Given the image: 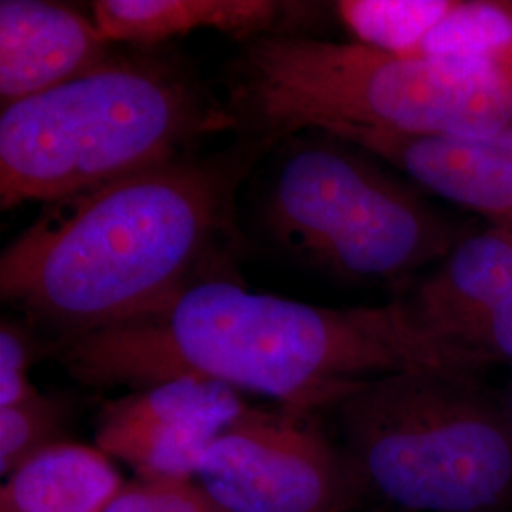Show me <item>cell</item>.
I'll list each match as a JSON object with an SVG mask.
<instances>
[{"label": "cell", "mask_w": 512, "mask_h": 512, "mask_svg": "<svg viewBox=\"0 0 512 512\" xmlns=\"http://www.w3.org/2000/svg\"><path fill=\"white\" fill-rule=\"evenodd\" d=\"M54 359L76 382L97 389L202 378L306 416L389 374L476 376L484 368L420 329L401 300L325 308L222 277L198 281L147 317L54 342Z\"/></svg>", "instance_id": "6da1fadb"}, {"label": "cell", "mask_w": 512, "mask_h": 512, "mask_svg": "<svg viewBox=\"0 0 512 512\" xmlns=\"http://www.w3.org/2000/svg\"><path fill=\"white\" fill-rule=\"evenodd\" d=\"M268 147L186 154L46 203L2 253V300L54 342L164 310L234 238L239 184Z\"/></svg>", "instance_id": "7a4b0ae2"}, {"label": "cell", "mask_w": 512, "mask_h": 512, "mask_svg": "<svg viewBox=\"0 0 512 512\" xmlns=\"http://www.w3.org/2000/svg\"><path fill=\"white\" fill-rule=\"evenodd\" d=\"M196 74L164 55H109L0 112V207L52 203L190 154L238 129Z\"/></svg>", "instance_id": "3957f363"}, {"label": "cell", "mask_w": 512, "mask_h": 512, "mask_svg": "<svg viewBox=\"0 0 512 512\" xmlns=\"http://www.w3.org/2000/svg\"><path fill=\"white\" fill-rule=\"evenodd\" d=\"M228 109L266 145L300 129L486 135L511 126L512 88L484 67L281 33L245 44Z\"/></svg>", "instance_id": "277c9868"}, {"label": "cell", "mask_w": 512, "mask_h": 512, "mask_svg": "<svg viewBox=\"0 0 512 512\" xmlns=\"http://www.w3.org/2000/svg\"><path fill=\"white\" fill-rule=\"evenodd\" d=\"M365 494L410 512H499L512 503V425L475 374L408 370L334 406Z\"/></svg>", "instance_id": "5b68a950"}, {"label": "cell", "mask_w": 512, "mask_h": 512, "mask_svg": "<svg viewBox=\"0 0 512 512\" xmlns=\"http://www.w3.org/2000/svg\"><path fill=\"white\" fill-rule=\"evenodd\" d=\"M330 139L296 143L275 167L260 224L279 249L340 277L397 281L439 264L465 236L410 186Z\"/></svg>", "instance_id": "8992f818"}, {"label": "cell", "mask_w": 512, "mask_h": 512, "mask_svg": "<svg viewBox=\"0 0 512 512\" xmlns=\"http://www.w3.org/2000/svg\"><path fill=\"white\" fill-rule=\"evenodd\" d=\"M198 482L226 512H348L363 486L315 416L245 408L207 450Z\"/></svg>", "instance_id": "52a82bcc"}, {"label": "cell", "mask_w": 512, "mask_h": 512, "mask_svg": "<svg viewBox=\"0 0 512 512\" xmlns=\"http://www.w3.org/2000/svg\"><path fill=\"white\" fill-rule=\"evenodd\" d=\"M245 408L228 385L177 378L110 401L97 418L95 444L139 478H194L211 444Z\"/></svg>", "instance_id": "ba28073f"}, {"label": "cell", "mask_w": 512, "mask_h": 512, "mask_svg": "<svg viewBox=\"0 0 512 512\" xmlns=\"http://www.w3.org/2000/svg\"><path fill=\"white\" fill-rule=\"evenodd\" d=\"M401 302L448 348L484 368L512 365V228L465 234Z\"/></svg>", "instance_id": "9c48e42d"}, {"label": "cell", "mask_w": 512, "mask_h": 512, "mask_svg": "<svg viewBox=\"0 0 512 512\" xmlns=\"http://www.w3.org/2000/svg\"><path fill=\"white\" fill-rule=\"evenodd\" d=\"M321 133L384 160L446 202L512 228V124L486 135H406L372 129Z\"/></svg>", "instance_id": "30bf717a"}, {"label": "cell", "mask_w": 512, "mask_h": 512, "mask_svg": "<svg viewBox=\"0 0 512 512\" xmlns=\"http://www.w3.org/2000/svg\"><path fill=\"white\" fill-rule=\"evenodd\" d=\"M93 18L46 0L0 2L2 109L48 92L109 57Z\"/></svg>", "instance_id": "8fae6325"}, {"label": "cell", "mask_w": 512, "mask_h": 512, "mask_svg": "<svg viewBox=\"0 0 512 512\" xmlns=\"http://www.w3.org/2000/svg\"><path fill=\"white\" fill-rule=\"evenodd\" d=\"M311 4L279 0H97L92 18L107 44L154 46L194 31L245 38L293 33Z\"/></svg>", "instance_id": "7c38bea8"}, {"label": "cell", "mask_w": 512, "mask_h": 512, "mask_svg": "<svg viewBox=\"0 0 512 512\" xmlns=\"http://www.w3.org/2000/svg\"><path fill=\"white\" fill-rule=\"evenodd\" d=\"M122 486L107 454L65 440L4 478L0 512H103Z\"/></svg>", "instance_id": "4fadbf2b"}, {"label": "cell", "mask_w": 512, "mask_h": 512, "mask_svg": "<svg viewBox=\"0 0 512 512\" xmlns=\"http://www.w3.org/2000/svg\"><path fill=\"white\" fill-rule=\"evenodd\" d=\"M410 55L484 67L512 88V4L456 0Z\"/></svg>", "instance_id": "5bb4252c"}, {"label": "cell", "mask_w": 512, "mask_h": 512, "mask_svg": "<svg viewBox=\"0 0 512 512\" xmlns=\"http://www.w3.org/2000/svg\"><path fill=\"white\" fill-rule=\"evenodd\" d=\"M456 0H344L336 4L357 42L391 54L410 55Z\"/></svg>", "instance_id": "9a60e30c"}, {"label": "cell", "mask_w": 512, "mask_h": 512, "mask_svg": "<svg viewBox=\"0 0 512 512\" xmlns=\"http://www.w3.org/2000/svg\"><path fill=\"white\" fill-rule=\"evenodd\" d=\"M65 410L52 397L0 408V475L8 478L63 439Z\"/></svg>", "instance_id": "2e32d148"}, {"label": "cell", "mask_w": 512, "mask_h": 512, "mask_svg": "<svg viewBox=\"0 0 512 512\" xmlns=\"http://www.w3.org/2000/svg\"><path fill=\"white\" fill-rule=\"evenodd\" d=\"M103 512H226L192 478H139L124 482Z\"/></svg>", "instance_id": "e0dca14e"}, {"label": "cell", "mask_w": 512, "mask_h": 512, "mask_svg": "<svg viewBox=\"0 0 512 512\" xmlns=\"http://www.w3.org/2000/svg\"><path fill=\"white\" fill-rule=\"evenodd\" d=\"M37 357L29 332L12 321L0 327V408L31 401L40 395L29 370Z\"/></svg>", "instance_id": "ac0fdd59"}, {"label": "cell", "mask_w": 512, "mask_h": 512, "mask_svg": "<svg viewBox=\"0 0 512 512\" xmlns=\"http://www.w3.org/2000/svg\"><path fill=\"white\" fill-rule=\"evenodd\" d=\"M505 410H507V416H509V421H511L512 425V385L511 391H509V399H507V403H505Z\"/></svg>", "instance_id": "d6986e66"}]
</instances>
